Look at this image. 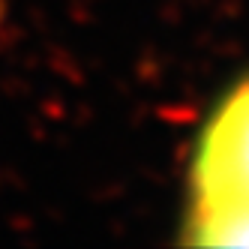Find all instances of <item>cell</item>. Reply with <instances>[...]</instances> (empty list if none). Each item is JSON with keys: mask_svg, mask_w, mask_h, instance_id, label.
Returning a JSON list of instances; mask_svg holds the SVG:
<instances>
[{"mask_svg": "<svg viewBox=\"0 0 249 249\" xmlns=\"http://www.w3.org/2000/svg\"><path fill=\"white\" fill-rule=\"evenodd\" d=\"M195 210L249 204V81L231 90L198 141Z\"/></svg>", "mask_w": 249, "mask_h": 249, "instance_id": "1", "label": "cell"}, {"mask_svg": "<svg viewBox=\"0 0 249 249\" xmlns=\"http://www.w3.org/2000/svg\"><path fill=\"white\" fill-rule=\"evenodd\" d=\"M189 240L198 246H249V204L195 210Z\"/></svg>", "mask_w": 249, "mask_h": 249, "instance_id": "2", "label": "cell"}]
</instances>
